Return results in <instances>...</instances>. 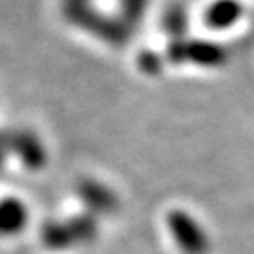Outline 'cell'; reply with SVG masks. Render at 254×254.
Listing matches in <instances>:
<instances>
[{
  "instance_id": "6da1fadb",
  "label": "cell",
  "mask_w": 254,
  "mask_h": 254,
  "mask_svg": "<svg viewBox=\"0 0 254 254\" xmlns=\"http://www.w3.org/2000/svg\"><path fill=\"white\" fill-rule=\"evenodd\" d=\"M243 9L237 0H218L207 11V25L213 28H228L241 17Z\"/></svg>"
}]
</instances>
